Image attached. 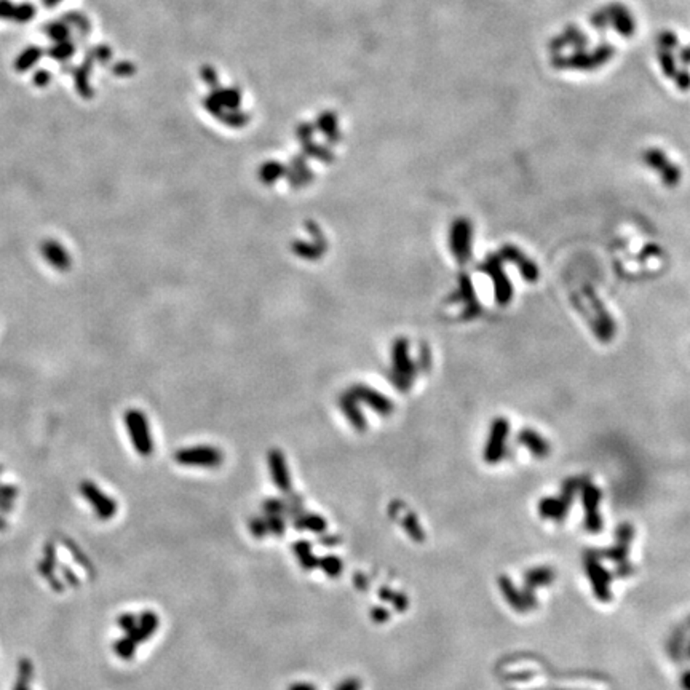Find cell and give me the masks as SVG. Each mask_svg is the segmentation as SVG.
I'll use <instances>...</instances> for the list:
<instances>
[{
	"label": "cell",
	"mask_w": 690,
	"mask_h": 690,
	"mask_svg": "<svg viewBox=\"0 0 690 690\" xmlns=\"http://www.w3.org/2000/svg\"><path fill=\"white\" fill-rule=\"evenodd\" d=\"M571 301L573 306H577V310L582 313L583 318L587 320L590 328L593 329L594 338L599 342H610L615 338L617 324L615 320L607 310L604 302L598 296V292L592 285H583L582 297L572 296Z\"/></svg>",
	"instance_id": "6da1fadb"
},
{
	"label": "cell",
	"mask_w": 690,
	"mask_h": 690,
	"mask_svg": "<svg viewBox=\"0 0 690 690\" xmlns=\"http://www.w3.org/2000/svg\"><path fill=\"white\" fill-rule=\"evenodd\" d=\"M417 374V364L410 355V342L405 338H398L391 344V368L389 369V379L401 391H407L412 387V380Z\"/></svg>",
	"instance_id": "7a4b0ae2"
},
{
	"label": "cell",
	"mask_w": 690,
	"mask_h": 690,
	"mask_svg": "<svg viewBox=\"0 0 690 690\" xmlns=\"http://www.w3.org/2000/svg\"><path fill=\"white\" fill-rule=\"evenodd\" d=\"M479 272L488 275L493 280L494 288V299L500 306H507L513 299V285L504 269V259L500 255H489L484 261L479 264Z\"/></svg>",
	"instance_id": "3957f363"
},
{
	"label": "cell",
	"mask_w": 690,
	"mask_h": 690,
	"mask_svg": "<svg viewBox=\"0 0 690 690\" xmlns=\"http://www.w3.org/2000/svg\"><path fill=\"white\" fill-rule=\"evenodd\" d=\"M643 160L644 163L647 165V168L654 170L655 173L660 176L661 184L668 187V189H675V187L681 184L682 179L681 167L675 162H671L661 149L657 147L645 149L643 153Z\"/></svg>",
	"instance_id": "277c9868"
},
{
	"label": "cell",
	"mask_w": 690,
	"mask_h": 690,
	"mask_svg": "<svg viewBox=\"0 0 690 690\" xmlns=\"http://www.w3.org/2000/svg\"><path fill=\"white\" fill-rule=\"evenodd\" d=\"M174 460L186 467L216 468L223 465L224 454L214 446H195V448H186L176 452Z\"/></svg>",
	"instance_id": "5b68a950"
},
{
	"label": "cell",
	"mask_w": 690,
	"mask_h": 690,
	"mask_svg": "<svg viewBox=\"0 0 690 690\" xmlns=\"http://www.w3.org/2000/svg\"><path fill=\"white\" fill-rule=\"evenodd\" d=\"M472 239H473V225L467 218L456 219L451 225L449 235V246L452 256L456 261L463 266L470 261L472 257Z\"/></svg>",
	"instance_id": "8992f818"
},
{
	"label": "cell",
	"mask_w": 690,
	"mask_h": 690,
	"mask_svg": "<svg viewBox=\"0 0 690 690\" xmlns=\"http://www.w3.org/2000/svg\"><path fill=\"white\" fill-rule=\"evenodd\" d=\"M125 425L130 432V438L133 441L135 449L142 456L151 454L153 451V443L144 414L136 410L128 411L125 414Z\"/></svg>",
	"instance_id": "52a82bcc"
},
{
	"label": "cell",
	"mask_w": 690,
	"mask_h": 690,
	"mask_svg": "<svg viewBox=\"0 0 690 690\" xmlns=\"http://www.w3.org/2000/svg\"><path fill=\"white\" fill-rule=\"evenodd\" d=\"M457 290L452 292V296L448 299V302H463L465 303V308L460 313V318L465 320V322H470L477 317L481 315L483 307L479 303L477 297V291H474L473 281L468 277L467 273H460L459 278H457Z\"/></svg>",
	"instance_id": "ba28073f"
},
{
	"label": "cell",
	"mask_w": 690,
	"mask_h": 690,
	"mask_svg": "<svg viewBox=\"0 0 690 690\" xmlns=\"http://www.w3.org/2000/svg\"><path fill=\"white\" fill-rule=\"evenodd\" d=\"M510 423L505 417H495L490 425L489 440L484 448V460L488 463L500 462L505 454V443L509 438Z\"/></svg>",
	"instance_id": "9c48e42d"
},
{
	"label": "cell",
	"mask_w": 690,
	"mask_h": 690,
	"mask_svg": "<svg viewBox=\"0 0 690 690\" xmlns=\"http://www.w3.org/2000/svg\"><path fill=\"white\" fill-rule=\"evenodd\" d=\"M349 391L358 401L371 407V410L375 414H379V416L387 417L395 410L393 403H391L390 398H387L384 393H380L379 390L368 387V385L364 384H355L353 387H350Z\"/></svg>",
	"instance_id": "30bf717a"
},
{
	"label": "cell",
	"mask_w": 690,
	"mask_h": 690,
	"mask_svg": "<svg viewBox=\"0 0 690 690\" xmlns=\"http://www.w3.org/2000/svg\"><path fill=\"white\" fill-rule=\"evenodd\" d=\"M499 255L502 259H504V261L510 262V264H515L518 272H520L521 277L526 280L527 283H535V281L539 280V277H540L539 266L532 261V259H529L526 255H524V253L518 246L511 245V243H509V245H504L500 248Z\"/></svg>",
	"instance_id": "8fae6325"
},
{
	"label": "cell",
	"mask_w": 690,
	"mask_h": 690,
	"mask_svg": "<svg viewBox=\"0 0 690 690\" xmlns=\"http://www.w3.org/2000/svg\"><path fill=\"white\" fill-rule=\"evenodd\" d=\"M82 494H84L85 499L93 505L96 515L101 518V520H109V518L114 516L115 510H117V504H115L109 495L101 493V490L96 488V484L85 483L82 486Z\"/></svg>",
	"instance_id": "7c38bea8"
},
{
	"label": "cell",
	"mask_w": 690,
	"mask_h": 690,
	"mask_svg": "<svg viewBox=\"0 0 690 690\" xmlns=\"http://www.w3.org/2000/svg\"><path fill=\"white\" fill-rule=\"evenodd\" d=\"M267 460H269L270 474H272V479L275 486H277V489L283 494L291 493V477L283 452L280 449H272L269 452Z\"/></svg>",
	"instance_id": "4fadbf2b"
},
{
	"label": "cell",
	"mask_w": 690,
	"mask_h": 690,
	"mask_svg": "<svg viewBox=\"0 0 690 690\" xmlns=\"http://www.w3.org/2000/svg\"><path fill=\"white\" fill-rule=\"evenodd\" d=\"M285 178L292 189H301V187L310 184L313 181V171L308 168L307 157L303 153L291 158Z\"/></svg>",
	"instance_id": "5bb4252c"
},
{
	"label": "cell",
	"mask_w": 690,
	"mask_h": 690,
	"mask_svg": "<svg viewBox=\"0 0 690 690\" xmlns=\"http://www.w3.org/2000/svg\"><path fill=\"white\" fill-rule=\"evenodd\" d=\"M339 407L340 411L344 412V416L347 417V421L350 422V425L358 432H363L366 430L368 422L366 417L360 407V401H358L355 396H353L350 391H344L339 398Z\"/></svg>",
	"instance_id": "9a60e30c"
},
{
	"label": "cell",
	"mask_w": 690,
	"mask_h": 690,
	"mask_svg": "<svg viewBox=\"0 0 690 690\" xmlns=\"http://www.w3.org/2000/svg\"><path fill=\"white\" fill-rule=\"evenodd\" d=\"M42 255L50 266H53L54 269L59 270V272H68L70 266H73V261H70L68 250L54 240L43 241Z\"/></svg>",
	"instance_id": "2e32d148"
},
{
	"label": "cell",
	"mask_w": 690,
	"mask_h": 690,
	"mask_svg": "<svg viewBox=\"0 0 690 690\" xmlns=\"http://www.w3.org/2000/svg\"><path fill=\"white\" fill-rule=\"evenodd\" d=\"M292 521H294L292 526H294L296 529H299V531H310V532H315V534H323L328 527V523L323 516L313 515V513H306V511H303L302 515H299L297 518H294Z\"/></svg>",
	"instance_id": "e0dca14e"
},
{
	"label": "cell",
	"mask_w": 690,
	"mask_h": 690,
	"mask_svg": "<svg viewBox=\"0 0 690 690\" xmlns=\"http://www.w3.org/2000/svg\"><path fill=\"white\" fill-rule=\"evenodd\" d=\"M286 170L288 167L280 162H275V160H269V162H264L261 165V168L257 171L259 181L266 186H272L277 182L280 178L286 176Z\"/></svg>",
	"instance_id": "ac0fdd59"
},
{
	"label": "cell",
	"mask_w": 690,
	"mask_h": 690,
	"mask_svg": "<svg viewBox=\"0 0 690 690\" xmlns=\"http://www.w3.org/2000/svg\"><path fill=\"white\" fill-rule=\"evenodd\" d=\"M291 250L297 257L306 259V261H318L320 257L324 255V248H322L317 243L310 241H303V240H296L291 243Z\"/></svg>",
	"instance_id": "d6986e66"
},
{
	"label": "cell",
	"mask_w": 690,
	"mask_h": 690,
	"mask_svg": "<svg viewBox=\"0 0 690 690\" xmlns=\"http://www.w3.org/2000/svg\"><path fill=\"white\" fill-rule=\"evenodd\" d=\"M292 550H294V553L297 556V560H299V562H301L302 569L312 571V569H315V567H318L320 560L315 555H313L310 542L299 540V542H296L294 545H292Z\"/></svg>",
	"instance_id": "ffe728a7"
},
{
	"label": "cell",
	"mask_w": 690,
	"mask_h": 690,
	"mask_svg": "<svg viewBox=\"0 0 690 690\" xmlns=\"http://www.w3.org/2000/svg\"><path fill=\"white\" fill-rule=\"evenodd\" d=\"M518 441H520L521 444L526 446L527 449H531L534 454H537V456H543L545 452H546V443H545V440L540 436L539 433H535L534 430H521L520 435H518Z\"/></svg>",
	"instance_id": "44dd1931"
},
{
	"label": "cell",
	"mask_w": 690,
	"mask_h": 690,
	"mask_svg": "<svg viewBox=\"0 0 690 690\" xmlns=\"http://www.w3.org/2000/svg\"><path fill=\"white\" fill-rule=\"evenodd\" d=\"M318 130L327 136V140L331 144H336L339 141V130H338V120H336L334 114H323L320 115L318 119Z\"/></svg>",
	"instance_id": "7402d4cb"
},
{
	"label": "cell",
	"mask_w": 690,
	"mask_h": 690,
	"mask_svg": "<svg viewBox=\"0 0 690 690\" xmlns=\"http://www.w3.org/2000/svg\"><path fill=\"white\" fill-rule=\"evenodd\" d=\"M302 153L306 157L317 158V160H320V162H324V163H331L334 160V153L331 152L328 147L315 144V142H313L312 140L302 142Z\"/></svg>",
	"instance_id": "603a6c76"
},
{
	"label": "cell",
	"mask_w": 690,
	"mask_h": 690,
	"mask_svg": "<svg viewBox=\"0 0 690 690\" xmlns=\"http://www.w3.org/2000/svg\"><path fill=\"white\" fill-rule=\"evenodd\" d=\"M401 527L405 529V532L407 535H410V537L414 540V542L421 543V542H423V540H425L423 529H422L421 523H419L417 516L414 515V513L406 511V515L403 516V520H401Z\"/></svg>",
	"instance_id": "cb8c5ba5"
},
{
	"label": "cell",
	"mask_w": 690,
	"mask_h": 690,
	"mask_svg": "<svg viewBox=\"0 0 690 690\" xmlns=\"http://www.w3.org/2000/svg\"><path fill=\"white\" fill-rule=\"evenodd\" d=\"M379 598L385 601V603H390L398 612H405L410 607V599L405 594L393 592L389 587H382L379 590Z\"/></svg>",
	"instance_id": "d4e9b609"
},
{
	"label": "cell",
	"mask_w": 690,
	"mask_h": 690,
	"mask_svg": "<svg viewBox=\"0 0 690 690\" xmlns=\"http://www.w3.org/2000/svg\"><path fill=\"white\" fill-rule=\"evenodd\" d=\"M318 567H322V569L324 571V573H327V576L331 577V578L339 577L340 573H342V571H344V564H342L340 557L334 556V555H328V556H324V557H320Z\"/></svg>",
	"instance_id": "484cf974"
},
{
	"label": "cell",
	"mask_w": 690,
	"mask_h": 690,
	"mask_svg": "<svg viewBox=\"0 0 690 690\" xmlns=\"http://www.w3.org/2000/svg\"><path fill=\"white\" fill-rule=\"evenodd\" d=\"M264 520L267 523L269 532H272L273 535H283L286 531V524H285V516L278 515V513H264Z\"/></svg>",
	"instance_id": "4316f807"
},
{
	"label": "cell",
	"mask_w": 690,
	"mask_h": 690,
	"mask_svg": "<svg viewBox=\"0 0 690 690\" xmlns=\"http://www.w3.org/2000/svg\"><path fill=\"white\" fill-rule=\"evenodd\" d=\"M306 229L308 230V234H310V239H312L313 243H317V245L324 248V250H328L327 237H324L322 227H320V225L315 223V220H307V223H306Z\"/></svg>",
	"instance_id": "83f0119b"
},
{
	"label": "cell",
	"mask_w": 690,
	"mask_h": 690,
	"mask_svg": "<svg viewBox=\"0 0 690 690\" xmlns=\"http://www.w3.org/2000/svg\"><path fill=\"white\" fill-rule=\"evenodd\" d=\"M250 531L251 534L255 535L256 539H264L266 535L269 534V527H267V523L264 518H251V521H250Z\"/></svg>",
	"instance_id": "f1b7e54d"
},
{
	"label": "cell",
	"mask_w": 690,
	"mask_h": 690,
	"mask_svg": "<svg viewBox=\"0 0 690 690\" xmlns=\"http://www.w3.org/2000/svg\"><path fill=\"white\" fill-rule=\"evenodd\" d=\"M500 587H502V592H504L505 598L509 599L510 604H513L515 607L521 606V601H520V598H518V593L515 592V590H513V585L510 583L509 578L502 577L500 578Z\"/></svg>",
	"instance_id": "f546056e"
},
{
	"label": "cell",
	"mask_w": 690,
	"mask_h": 690,
	"mask_svg": "<svg viewBox=\"0 0 690 690\" xmlns=\"http://www.w3.org/2000/svg\"><path fill=\"white\" fill-rule=\"evenodd\" d=\"M219 119L229 126H241L248 121V115L241 112H230V114H223Z\"/></svg>",
	"instance_id": "4dcf8cb0"
},
{
	"label": "cell",
	"mask_w": 690,
	"mask_h": 690,
	"mask_svg": "<svg viewBox=\"0 0 690 690\" xmlns=\"http://www.w3.org/2000/svg\"><path fill=\"white\" fill-rule=\"evenodd\" d=\"M262 510H264V513H278V515H283L285 516L286 504H285V500L269 499V500L264 502Z\"/></svg>",
	"instance_id": "1f68e13d"
},
{
	"label": "cell",
	"mask_w": 690,
	"mask_h": 690,
	"mask_svg": "<svg viewBox=\"0 0 690 690\" xmlns=\"http://www.w3.org/2000/svg\"><path fill=\"white\" fill-rule=\"evenodd\" d=\"M371 618L375 623H385V622H389L390 612L382 606H375V607H373V610H371Z\"/></svg>",
	"instance_id": "d6a6232c"
},
{
	"label": "cell",
	"mask_w": 690,
	"mask_h": 690,
	"mask_svg": "<svg viewBox=\"0 0 690 690\" xmlns=\"http://www.w3.org/2000/svg\"><path fill=\"white\" fill-rule=\"evenodd\" d=\"M419 366L422 368V371H428L430 366H432V360H430V350L425 344L421 347V352H419Z\"/></svg>",
	"instance_id": "836d02e7"
},
{
	"label": "cell",
	"mask_w": 690,
	"mask_h": 690,
	"mask_svg": "<svg viewBox=\"0 0 690 690\" xmlns=\"http://www.w3.org/2000/svg\"><path fill=\"white\" fill-rule=\"evenodd\" d=\"M360 689H361V682L355 677H349L345 679V681H342L336 690H360Z\"/></svg>",
	"instance_id": "e575fe53"
},
{
	"label": "cell",
	"mask_w": 690,
	"mask_h": 690,
	"mask_svg": "<svg viewBox=\"0 0 690 690\" xmlns=\"http://www.w3.org/2000/svg\"><path fill=\"white\" fill-rule=\"evenodd\" d=\"M312 135H313V126L312 125H301L299 128H297V137H299L301 142L312 140Z\"/></svg>",
	"instance_id": "d590c367"
},
{
	"label": "cell",
	"mask_w": 690,
	"mask_h": 690,
	"mask_svg": "<svg viewBox=\"0 0 690 690\" xmlns=\"http://www.w3.org/2000/svg\"><path fill=\"white\" fill-rule=\"evenodd\" d=\"M320 542H322L324 546H333L340 543V539L338 535H324V537H320Z\"/></svg>",
	"instance_id": "8d00e7d4"
},
{
	"label": "cell",
	"mask_w": 690,
	"mask_h": 690,
	"mask_svg": "<svg viewBox=\"0 0 690 690\" xmlns=\"http://www.w3.org/2000/svg\"><path fill=\"white\" fill-rule=\"evenodd\" d=\"M353 582H355V585L360 590H366L368 587V578L363 576V573H355V578H353Z\"/></svg>",
	"instance_id": "74e56055"
},
{
	"label": "cell",
	"mask_w": 690,
	"mask_h": 690,
	"mask_svg": "<svg viewBox=\"0 0 690 690\" xmlns=\"http://www.w3.org/2000/svg\"><path fill=\"white\" fill-rule=\"evenodd\" d=\"M290 690H317V687L312 686V684H307V682H297V684H292Z\"/></svg>",
	"instance_id": "f35d334b"
}]
</instances>
